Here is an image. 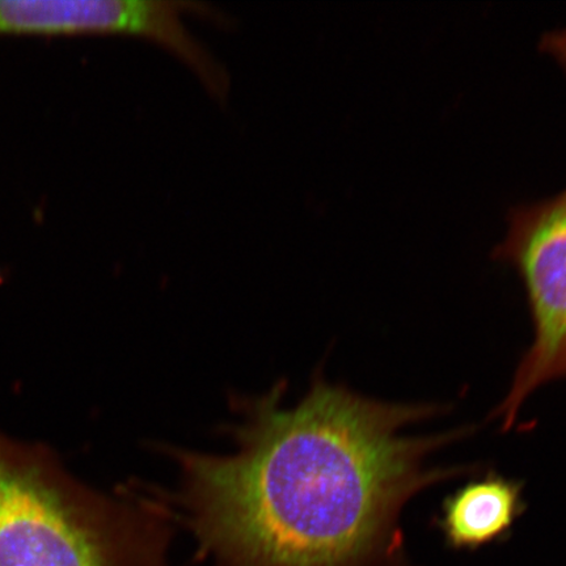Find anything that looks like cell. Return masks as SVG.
Returning <instances> with one entry per match:
<instances>
[{"instance_id": "cell-1", "label": "cell", "mask_w": 566, "mask_h": 566, "mask_svg": "<svg viewBox=\"0 0 566 566\" xmlns=\"http://www.w3.org/2000/svg\"><path fill=\"white\" fill-rule=\"evenodd\" d=\"M279 402L253 407L232 455L181 457L184 516L211 566H363L408 500L463 472L428 465L463 430L405 433L438 407L323 380L295 407Z\"/></svg>"}, {"instance_id": "cell-2", "label": "cell", "mask_w": 566, "mask_h": 566, "mask_svg": "<svg viewBox=\"0 0 566 566\" xmlns=\"http://www.w3.org/2000/svg\"><path fill=\"white\" fill-rule=\"evenodd\" d=\"M167 518L91 490L46 446L0 431V566H169Z\"/></svg>"}, {"instance_id": "cell-3", "label": "cell", "mask_w": 566, "mask_h": 566, "mask_svg": "<svg viewBox=\"0 0 566 566\" xmlns=\"http://www.w3.org/2000/svg\"><path fill=\"white\" fill-rule=\"evenodd\" d=\"M494 259L520 274L535 328L534 343L494 412L507 430L531 394L566 378V189L549 200L514 209Z\"/></svg>"}, {"instance_id": "cell-4", "label": "cell", "mask_w": 566, "mask_h": 566, "mask_svg": "<svg viewBox=\"0 0 566 566\" xmlns=\"http://www.w3.org/2000/svg\"><path fill=\"white\" fill-rule=\"evenodd\" d=\"M165 24L155 0H0V31L125 33L154 41Z\"/></svg>"}, {"instance_id": "cell-5", "label": "cell", "mask_w": 566, "mask_h": 566, "mask_svg": "<svg viewBox=\"0 0 566 566\" xmlns=\"http://www.w3.org/2000/svg\"><path fill=\"white\" fill-rule=\"evenodd\" d=\"M523 509L522 485L491 473L444 501L441 525L451 546L475 548L504 535Z\"/></svg>"}, {"instance_id": "cell-6", "label": "cell", "mask_w": 566, "mask_h": 566, "mask_svg": "<svg viewBox=\"0 0 566 566\" xmlns=\"http://www.w3.org/2000/svg\"><path fill=\"white\" fill-rule=\"evenodd\" d=\"M541 49L554 59L566 73V28L543 34Z\"/></svg>"}]
</instances>
